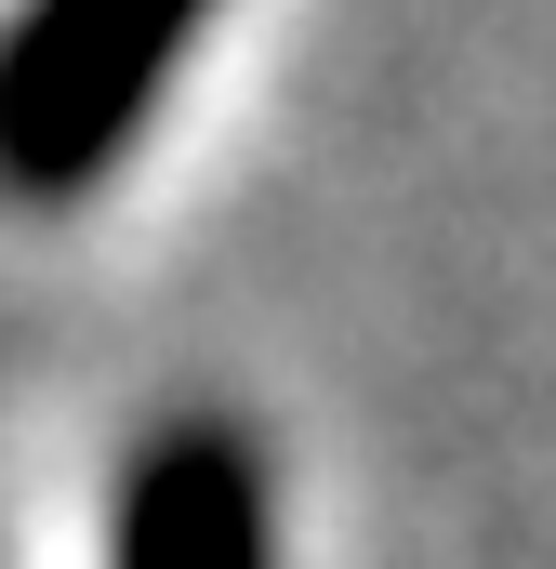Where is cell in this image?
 Segmentation results:
<instances>
[{
  "label": "cell",
  "mask_w": 556,
  "mask_h": 569,
  "mask_svg": "<svg viewBox=\"0 0 556 569\" xmlns=\"http://www.w3.org/2000/svg\"><path fill=\"white\" fill-rule=\"evenodd\" d=\"M226 0H13L0 13V199L67 212L146 146Z\"/></svg>",
  "instance_id": "obj_1"
},
{
  "label": "cell",
  "mask_w": 556,
  "mask_h": 569,
  "mask_svg": "<svg viewBox=\"0 0 556 569\" xmlns=\"http://www.w3.org/2000/svg\"><path fill=\"white\" fill-rule=\"evenodd\" d=\"M107 569H278L266 450L212 411L159 425L107 490Z\"/></svg>",
  "instance_id": "obj_2"
}]
</instances>
